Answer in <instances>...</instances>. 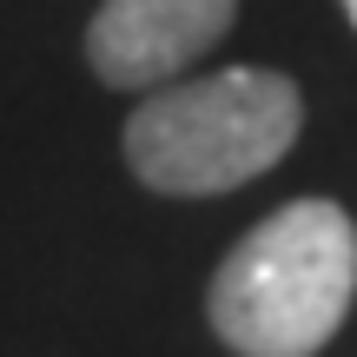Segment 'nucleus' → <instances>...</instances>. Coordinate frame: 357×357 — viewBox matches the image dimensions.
Segmentation results:
<instances>
[{
  "instance_id": "nucleus-1",
  "label": "nucleus",
  "mask_w": 357,
  "mask_h": 357,
  "mask_svg": "<svg viewBox=\"0 0 357 357\" xmlns=\"http://www.w3.org/2000/svg\"><path fill=\"white\" fill-rule=\"evenodd\" d=\"M357 298V225L331 199H291L225 252L212 331L238 357H318Z\"/></svg>"
},
{
  "instance_id": "nucleus-2",
  "label": "nucleus",
  "mask_w": 357,
  "mask_h": 357,
  "mask_svg": "<svg viewBox=\"0 0 357 357\" xmlns=\"http://www.w3.org/2000/svg\"><path fill=\"white\" fill-rule=\"evenodd\" d=\"M305 126V100L284 73L225 66L212 79L166 86L126 119V166L153 192H231L271 172Z\"/></svg>"
},
{
  "instance_id": "nucleus-3",
  "label": "nucleus",
  "mask_w": 357,
  "mask_h": 357,
  "mask_svg": "<svg viewBox=\"0 0 357 357\" xmlns=\"http://www.w3.org/2000/svg\"><path fill=\"white\" fill-rule=\"evenodd\" d=\"M238 0H100L86 26L93 73L106 86H166L231 26Z\"/></svg>"
},
{
  "instance_id": "nucleus-4",
  "label": "nucleus",
  "mask_w": 357,
  "mask_h": 357,
  "mask_svg": "<svg viewBox=\"0 0 357 357\" xmlns=\"http://www.w3.org/2000/svg\"><path fill=\"white\" fill-rule=\"evenodd\" d=\"M344 13H351V26H357V0H344Z\"/></svg>"
}]
</instances>
